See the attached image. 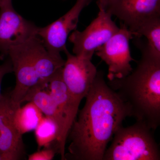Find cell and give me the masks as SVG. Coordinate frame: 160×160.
Segmentation results:
<instances>
[{"mask_svg": "<svg viewBox=\"0 0 160 160\" xmlns=\"http://www.w3.org/2000/svg\"><path fill=\"white\" fill-rule=\"evenodd\" d=\"M86 103L69 132L65 160H102L108 143L123 121L128 108L109 87L104 72L98 71Z\"/></svg>", "mask_w": 160, "mask_h": 160, "instance_id": "6da1fadb", "label": "cell"}, {"mask_svg": "<svg viewBox=\"0 0 160 160\" xmlns=\"http://www.w3.org/2000/svg\"><path fill=\"white\" fill-rule=\"evenodd\" d=\"M135 39L141 52L135 69L126 77L107 84L128 108L130 117L154 131L160 124V58L147 43Z\"/></svg>", "mask_w": 160, "mask_h": 160, "instance_id": "7a4b0ae2", "label": "cell"}, {"mask_svg": "<svg viewBox=\"0 0 160 160\" xmlns=\"http://www.w3.org/2000/svg\"><path fill=\"white\" fill-rule=\"evenodd\" d=\"M8 57L16 77L15 86L9 94L13 102L20 106L29 89L39 83L46 82L63 68L66 62L61 55L47 51L38 36L12 47Z\"/></svg>", "mask_w": 160, "mask_h": 160, "instance_id": "3957f363", "label": "cell"}, {"mask_svg": "<svg viewBox=\"0 0 160 160\" xmlns=\"http://www.w3.org/2000/svg\"><path fill=\"white\" fill-rule=\"evenodd\" d=\"M153 131L137 121L128 127L121 126L115 133L102 160H160L159 147Z\"/></svg>", "mask_w": 160, "mask_h": 160, "instance_id": "277c9868", "label": "cell"}, {"mask_svg": "<svg viewBox=\"0 0 160 160\" xmlns=\"http://www.w3.org/2000/svg\"><path fill=\"white\" fill-rule=\"evenodd\" d=\"M97 17L82 31L74 30L69 40L73 44L72 52L75 55L92 60L96 50L103 46L119 29L112 15L101 5H98Z\"/></svg>", "mask_w": 160, "mask_h": 160, "instance_id": "5b68a950", "label": "cell"}, {"mask_svg": "<svg viewBox=\"0 0 160 160\" xmlns=\"http://www.w3.org/2000/svg\"><path fill=\"white\" fill-rule=\"evenodd\" d=\"M133 38L128 27L121 23L118 31L96 51V55L108 66L109 81L126 77L133 70L131 62L134 60L129 46Z\"/></svg>", "mask_w": 160, "mask_h": 160, "instance_id": "8992f818", "label": "cell"}, {"mask_svg": "<svg viewBox=\"0 0 160 160\" xmlns=\"http://www.w3.org/2000/svg\"><path fill=\"white\" fill-rule=\"evenodd\" d=\"M39 27L19 14L12 1L0 6V59L8 56L12 47L38 36Z\"/></svg>", "mask_w": 160, "mask_h": 160, "instance_id": "52a82bcc", "label": "cell"}, {"mask_svg": "<svg viewBox=\"0 0 160 160\" xmlns=\"http://www.w3.org/2000/svg\"><path fill=\"white\" fill-rule=\"evenodd\" d=\"M21 106L12 100L9 92L0 96V160L25 158L22 135L15 123V116Z\"/></svg>", "mask_w": 160, "mask_h": 160, "instance_id": "ba28073f", "label": "cell"}, {"mask_svg": "<svg viewBox=\"0 0 160 160\" xmlns=\"http://www.w3.org/2000/svg\"><path fill=\"white\" fill-rule=\"evenodd\" d=\"M64 52L67 59L62 69L63 80L74 106L79 109L90 90L97 69L92 60L72 54L67 49Z\"/></svg>", "mask_w": 160, "mask_h": 160, "instance_id": "9c48e42d", "label": "cell"}, {"mask_svg": "<svg viewBox=\"0 0 160 160\" xmlns=\"http://www.w3.org/2000/svg\"><path fill=\"white\" fill-rule=\"evenodd\" d=\"M92 0H77L67 13L54 22L44 27H39L38 36L42 41L47 51L53 55H61L67 49L66 43L69 35L76 30L82 10Z\"/></svg>", "mask_w": 160, "mask_h": 160, "instance_id": "30bf717a", "label": "cell"}, {"mask_svg": "<svg viewBox=\"0 0 160 160\" xmlns=\"http://www.w3.org/2000/svg\"><path fill=\"white\" fill-rule=\"evenodd\" d=\"M132 32L146 20L160 16V0H104L97 2Z\"/></svg>", "mask_w": 160, "mask_h": 160, "instance_id": "8fae6325", "label": "cell"}, {"mask_svg": "<svg viewBox=\"0 0 160 160\" xmlns=\"http://www.w3.org/2000/svg\"><path fill=\"white\" fill-rule=\"evenodd\" d=\"M62 68L58 70L49 78L46 86L54 99L61 119L62 132L58 148L61 159L65 160L66 142L72 126L77 116L79 109L74 106L63 81Z\"/></svg>", "mask_w": 160, "mask_h": 160, "instance_id": "7c38bea8", "label": "cell"}, {"mask_svg": "<svg viewBox=\"0 0 160 160\" xmlns=\"http://www.w3.org/2000/svg\"><path fill=\"white\" fill-rule=\"evenodd\" d=\"M46 83H40L29 89L23 100L31 102L45 115V117L53 121L58 128L57 147L62 132V122L54 99L47 88Z\"/></svg>", "mask_w": 160, "mask_h": 160, "instance_id": "4fadbf2b", "label": "cell"}, {"mask_svg": "<svg viewBox=\"0 0 160 160\" xmlns=\"http://www.w3.org/2000/svg\"><path fill=\"white\" fill-rule=\"evenodd\" d=\"M132 33L133 38L145 37L149 49L156 56L160 58V16L146 20Z\"/></svg>", "mask_w": 160, "mask_h": 160, "instance_id": "5bb4252c", "label": "cell"}, {"mask_svg": "<svg viewBox=\"0 0 160 160\" xmlns=\"http://www.w3.org/2000/svg\"><path fill=\"white\" fill-rule=\"evenodd\" d=\"M42 113L33 103L18 109L15 116L17 128L22 135L35 130L42 118Z\"/></svg>", "mask_w": 160, "mask_h": 160, "instance_id": "9a60e30c", "label": "cell"}, {"mask_svg": "<svg viewBox=\"0 0 160 160\" xmlns=\"http://www.w3.org/2000/svg\"><path fill=\"white\" fill-rule=\"evenodd\" d=\"M35 134L39 150L43 147L53 146L58 150L56 142L58 128L53 121L46 117H43L35 129Z\"/></svg>", "mask_w": 160, "mask_h": 160, "instance_id": "2e32d148", "label": "cell"}, {"mask_svg": "<svg viewBox=\"0 0 160 160\" xmlns=\"http://www.w3.org/2000/svg\"><path fill=\"white\" fill-rule=\"evenodd\" d=\"M58 154L56 148L53 146L44 147V149L36 152L28 156L29 160H51Z\"/></svg>", "mask_w": 160, "mask_h": 160, "instance_id": "e0dca14e", "label": "cell"}, {"mask_svg": "<svg viewBox=\"0 0 160 160\" xmlns=\"http://www.w3.org/2000/svg\"><path fill=\"white\" fill-rule=\"evenodd\" d=\"M13 72L12 64L11 60L8 57V58L2 65L0 66V96L1 93V85L4 77L6 74Z\"/></svg>", "mask_w": 160, "mask_h": 160, "instance_id": "ac0fdd59", "label": "cell"}, {"mask_svg": "<svg viewBox=\"0 0 160 160\" xmlns=\"http://www.w3.org/2000/svg\"><path fill=\"white\" fill-rule=\"evenodd\" d=\"M10 1H12V0H0V6Z\"/></svg>", "mask_w": 160, "mask_h": 160, "instance_id": "d6986e66", "label": "cell"}, {"mask_svg": "<svg viewBox=\"0 0 160 160\" xmlns=\"http://www.w3.org/2000/svg\"><path fill=\"white\" fill-rule=\"evenodd\" d=\"M104 0H98V2H102Z\"/></svg>", "mask_w": 160, "mask_h": 160, "instance_id": "ffe728a7", "label": "cell"}]
</instances>
